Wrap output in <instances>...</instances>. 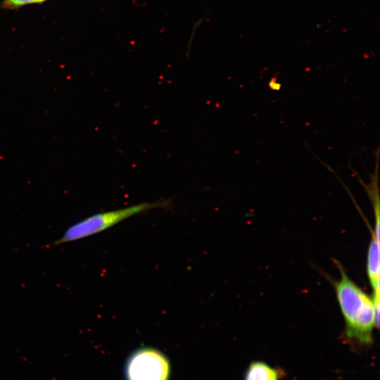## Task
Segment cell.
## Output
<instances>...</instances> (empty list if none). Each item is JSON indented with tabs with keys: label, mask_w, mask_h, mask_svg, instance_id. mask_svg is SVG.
<instances>
[{
	"label": "cell",
	"mask_w": 380,
	"mask_h": 380,
	"mask_svg": "<svg viewBox=\"0 0 380 380\" xmlns=\"http://www.w3.org/2000/svg\"><path fill=\"white\" fill-rule=\"evenodd\" d=\"M337 266L341 278L334 286L345 321L346 336L360 344H371L373 329L379 324L373 298L348 277L339 263Z\"/></svg>",
	"instance_id": "cell-1"
},
{
	"label": "cell",
	"mask_w": 380,
	"mask_h": 380,
	"mask_svg": "<svg viewBox=\"0 0 380 380\" xmlns=\"http://www.w3.org/2000/svg\"><path fill=\"white\" fill-rule=\"evenodd\" d=\"M169 202L166 201L142 203L121 209L95 214L69 227L63 236L54 242V244L73 241L94 235L110 228L130 217L152 209L166 208Z\"/></svg>",
	"instance_id": "cell-2"
},
{
	"label": "cell",
	"mask_w": 380,
	"mask_h": 380,
	"mask_svg": "<svg viewBox=\"0 0 380 380\" xmlns=\"http://www.w3.org/2000/svg\"><path fill=\"white\" fill-rule=\"evenodd\" d=\"M171 366L167 357L152 347L133 351L125 365L126 380H169Z\"/></svg>",
	"instance_id": "cell-3"
},
{
	"label": "cell",
	"mask_w": 380,
	"mask_h": 380,
	"mask_svg": "<svg viewBox=\"0 0 380 380\" xmlns=\"http://www.w3.org/2000/svg\"><path fill=\"white\" fill-rule=\"evenodd\" d=\"M372 239L369 243L367 272L370 285L373 291V300L377 315H379L380 297V264H379V222H375L374 230L371 231Z\"/></svg>",
	"instance_id": "cell-4"
},
{
	"label": "cell",
	"mask_w": 380,
	"mask_h": 380,
	"mask_svg": "<svg viewBox=\"0 0 380 380\" xmlns=\"http://www.w3.org/2000/svg\"><path fill=\"white\" fill-rule=\"evenodd\" d=\"M281 373L263 362H253L246 372L245 380H279Z\"/></svg>",
	"instance_id": "cell-5"
},
{
	"label": "cell",
	"mask_w": 380,
	"mask_h": 380,
	"mask_svg": "<svg viewBox=\"0 0 380 380\" xmlns=\"http://www.w3.org/2000/svg\"><path fill=\"white\" fill-rule=\"evenodd\" d=\"M48 0H2L1 7L4 9L13 10L24 6L34 4H42Z\"/></svg>",
	"instance_id": "cell-6"
}]
</instances>
